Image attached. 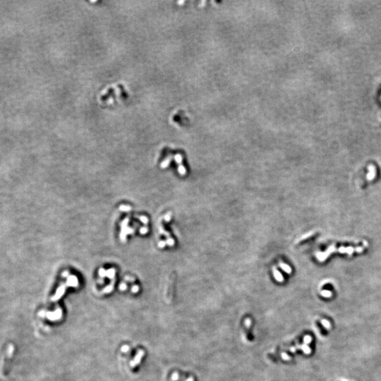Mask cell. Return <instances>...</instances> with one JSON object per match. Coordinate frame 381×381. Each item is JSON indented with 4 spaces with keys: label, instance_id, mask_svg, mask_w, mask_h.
<instances>
[{
    "label": "cell",
    "instance_id": "cell-9",
    "mask_svg": "<svg viewBox=\"0 0 381 381\" xmlns=\"http://www.w3.org/2000/svg\"><path fill=\"white\" fill-rule=\"evenodd\" d=\"M245 325H246V326L247 327V329H249L250 327H251V321L250 318H247L246 321H245Z\"/></svg>",
    "mask_w": 381,
    "mask_h": 381
},
{
    "label": "cell",
    "instance_id": "cell-2",
    "mask_svg": "<svg viewBox=\"0 0 381 381\" xmlns=\"http://www.w3.org/2000/svg\"><path fill=\"white\" fill-rule=\"evenodd\" d=\"M62 315V311L60 308H57V310L54 312H48L47 313V318L50 319V321H57L61 318Z\"/></svg>",
    "mask_w": 381,
    "mask_h": 381
},
{
    "label": "cell",
    "instance_id": "cell-18",
    "mask_svg": "<svg viewBox=\"0 0 381 381\" xmlns=\"http://www.w3.org/2000/svg\"><path fill=\"white\" fill-rule=\"evenodd\" d=\"M128 350H129V347H128L127 346H124V347L122 348V351H127Z\"/></svg>",
    "mask_w": 381,
    "mask_h": 381
},
{
    "label": "cell",
    "instance_id": "cell-11",
    "mask_svg": "<svg viewBox=\"0 0 381 381\" xmlns=\"http://www.w3.org/2000/svg\"><path fill=\"white\" fill-rule=\"evenodd\" d=\"M179 172L181 174H186V169L183 166H180L179 168Z\"/></svg>",
    "mask_w": 381,
    "mask_h": 381
},
{
    "label": "cell",
    "instance_id": "cell-19",
    "mask_svg": "<svg viewBox=\"0 0 381 381\" xmlns=\"http://www.w3.org/2000/svg\"><path fill=\"white\" fill-rule=\"evenodd\" d=\"M186 381H193V377H190V378H188L187 380H186Z\"/></svg>",
    "mask_w": 381,
    "mask_h": 381
},
{
    "label": "cell",
    "instance_id": "cell-14",
    "mask_svg": "<svg viewBox=\"0 0 381 381\" xmlns=\"http://www.w3.org/2000/svg\"><path fill=\"white\" fill-rule=\"evenodd\" d=\"M311 341V337L310 336H306L304 337V342L306 344H308Z\"/></svg>",
    "mask_w": 381,
    "mask_h": 381
},
{
    "label": "cell",
    "instance_id": "cell-16",
    "mask_svg": "<svg viewBox=\"0 0 381 381\" xmlns=\"http://www.w3.org/2000/svg\"><path fill=\"white\" fill-rule=\"evenodd\" d=\"M178 378H179V375L177 374H174V375H173V376H172V378H173V380H177Z\"/></svg>",
    "mask_w": 381,
    "mask_h": 381
},
{
    "label": "cell",
    "instance_id": "cell-7",
    "mask_svg": "<svg viewBox=\"0 0 381 381\" xmlns=\"http://www.w3.org/2000/svg\"><path fill=\"white\" fill-rule=\"evenodd\" d=\"M14 346H13L12 345H9V346H8V349H7V356H8V357H9V358H11V357L12 356L13 353H14Z\"/></svg>",
    "mask_w": 381,
    "mask_h": 381
},
{
    "label": "cell",
    "instance_id": "cell-13",
    "mask_svg": "<svg viewBox=\"0 0 381 381\" xmlns=\"http://www.w3.org/2000/svg\"><path fill=\"white\" fill-rule=\"evenodd\" d=\"M107 275L109 276V278H113V276L114 275V270H109V272L107 273Z\"/></svg>",
    "mask_w": 381,
    "mask_h": 381
},
{
    "label": "cell",
    "instance_id": "cell-12",
    "mask_svg": "<svg viewBox=\"0 0 381 381\" xmlns=\"http://www.w3.org/2000/svg\"><path fill=\"white\" fill-rule=\"evenodd\" d=\"M282 357L284 359V360H290V359H291V357L287 355V354H284V353H282Z\"/></svg>",
    "mask_w": 381,
    "mask_h": 381
},
{
    "label": "cell",
    "instance_id": "cell-5",
    "mask_svg": "<svg viewBox=\"0 0 381 381\" xmlns=\"http://www.w3.org/2000/svg\"><path fill=\"white\" fill-rule=\"evenodd\" d=\"M279 266H280V268L285 272V273H287V274L292 273V268H290L288 265L284 264V263H281L280 264H279Z\"/></svg>",
    "mask_w": 381,
    "mask_h": 381
},
{
    "label": "cell",
    "instance_id": "cell-6",
    "mask_svg": "<svg viewBox=\"0 0 381 381\" xmlns=\"http://www.w3.org/2000/svg\"><path fill=\"white\" fill-rule=\"evenodd\" d=\"M68 284L69 286H77V279L76 278H69L68 279Z\"/></svg>",
    "mask_w": 381,
    "mask_h": 381
},
{
    "label": "cell",
    "instance_id": "cell-10",
    "mask_svg": "<svg viewBox=\"0 0 381 381\" xmlns=\"http://www.w3.org/2000/svg\"><path fill=\"white\" fill-rule=\"evenodd\" d=\"M302 349H303V351H304V352H305L306 354H309V353L311 352L310 349H309V348L307 347V346L305 345L302 346Z\"/></svg>",
    "mask_w": 381,
    "mask_h": 381
},
{
    "label": "cell",
    "instance_id": "cell-8",
    "mask_svg": "<svg viewBox=\"0 0 381 381\" xmlns=\"http://www.w3.org/2000/svg\"><path fill=\"white\" fill-rule=\"evenodd\" d=\"M113 284H114V283H112V284L111 285H110V286L107 287V288H106L105 289H104V291H103V292H105V293H108V292H110L112 291V290L113 289Z\"/></svg>",
    "mask_w": 381,
    "mask_h": 381
},
{
    "label": "cell",
    "instance_id": "cell-3",
    "mask_svg": "<svg viewBox=\"0 0 381 381\" xmlns=\"http://www.w3.org/2000/svg\"><path fill=\"white\" fill-rule=\"evenodd\" d=\"M64 292H65V285H62V286L60 287L57 289V292H56V294L54 297H52V301H53V302L58 301L61 297H62Z\"/></svg>",
    "mask_w": 381,
    "mask_h": 381
},
{
    "label": "cell",
    "instance_id": "cell-17",
    "mask_svg": "<svg viewBox=\"0 0 381 381\" xmlns=\"http://www.w3.org/2000/svg\"><path fill=\"white\" fill-rule=\"evenodd\" d=\"M100 276H101V277H104V276L105 275V272L103 270H100Z\"/></svg>",
    "mask_w": 381,
    "mask_h": 381
},
{
    "label": "cell",
    "instance_id": "cell-1",
    "mask_svg": "<svg viewBox=\"0 0 381 381\" xmlns=\"http://www.w3.org/2000/svg\"><path fill=\"white\" fill-rule=\"evenodd\" d=\"M144 354H145V351L143 350L138 351L137 354H136L134 359H133L131 361V363H130L131 366L132 368H134L135 366H136L137 365L139 364L140 363L141 359L143 358V356H144Z\"/></svg>",
    "mask_w": 381,
    "mask_h": 381
},
{
    "label": "cell",
    "instance_id": "cell-15",
    "mask_svg": "<svg viewBox=\"0 0 381 381\" xmlns=\"http://www.w3.org/2000/svg\"><path fill=\"white\" fill-rule=\"evenodd\" d=\"M138 289H139V287H138V286H134V287H133L132 291L134 292H137L138 291Z\"/></svg>",
    "mask_w": 381,
    "mask_h": 381
},
{
    "label": "cell",
    "instance_id": "cell-4",
    "mask_svg": "<svg viewBox=\"0 0 381 381\" xmlns=\"http://www.w3.org/2000/svg\"><path fill=\"white\" fill-rule=\"evenodd\" d=\"M273 275H274V277H275V279L278 282H282L284 281L283 276H282V274L279 273V272L277 270V269H274L273 270Z\"/></svg>",
    "mask_w": 381,
    "mask_h": 381
}]
</instances>
